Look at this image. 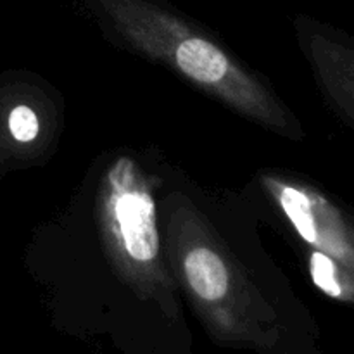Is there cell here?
I'll list each match as a JSON object with an SVG mask.
<instances>
[{
  "label": "cell",
  "mask_w": 354,
  "mask_h": 354,
  "mask_svg": "<svg viewBox=\"0 0 354 354\" xmlns=\"http://www.w3.org/2000/svg\"><path fill=\"white\" fill-rule=\"evenodd\" d=\"M176 62L183 73L203 83H214L228 69L227 57L203 38H189L176 48Z\"/></svg>",
  "instance_id": "cell-2"
},
{
  "label": "cell",
  "mask_w": 354,
  "mask_h": 354,
  "mask_svg": "<svg viewBox=\"0 0 354 354\" xmlns=\"http://www.w3.org/2000/svg\"><path fill=\"white\" fill-rule=\"evenodd\" d=\"M185 272L192 289L203 299H220L228 289V273L221 259L209 249H194L185 259Z\"/></svg>",
  "instance_id": "cell-3"
},
{
  "label": "cell",
  "mask_w": 354,
  "mask_h": 354,
  "mask_svg": "<svg viewBox=\"0 0 354 354\" xmlns=\"http://www.w3.org/2000/svg\"><path fill=\"white\" fill-rule=\"evenodd\" d=\"M311 277H313L315 283L325 294L332 297L341 296V286H339L337 279H335L334 263L330 261V258L322 254V252H315L311 256Z\"/></svg>",
  "instance_id": "cell-5"
},
{
  "label": "cell",
  "mask_w": 354,
  "mask_h": 354,
  "mask_svg": "<svg viewBox=\"0 0 354 354\" xmlns=\"http://www.w3.org/2000/svg\"><path fill=\"white\" fill-rule=\"evenodd\" d=\"M9 128L16 140L30 142L38 133V120L30 107L19 106L10 113Z\"/></svg>",
  "instance_id": "cell-6"
},
{
  "label": "cell",
  "mask_w": 354,
  "mask_h": 354,
  "mask_svg": "<svg viewBox=\"0 0 354 354\" xmlns=\"http://www.w3.org/2000/svg\"><path fill=\"white\" fill-rule=\"evenodd\" d=\"M282 207L289 214L290 221L294 223L296 230L299 232L304 241L315 244L317 242V227H315L313 214H311V204L303 192L296 189L286 187L282 190Z\"/></svg>",
  "instance_id": "cell-4"
},
{
  "label": "cell",
  "mask_w": 354,
  "mask_h": 354,
  "mask_svg": "<svg viewBox=\"0 0 354 354\" xmlns=\"http://www.w3.org/2000/svg\"><path fill=\"white\" fill-rule=\"evenodd\" d=\"M116 214L124 245L131 258L151 261L159 252L156 209L145 192H124L116 199Z\"/></svg>",
  "instance_id": "cell-1"
}]
</instances>
